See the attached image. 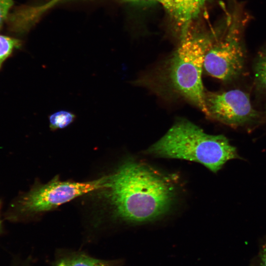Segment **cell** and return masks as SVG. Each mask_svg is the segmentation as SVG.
<instances>
[{"label": "cell", "mask_w": 266, "mask_h": 266, "mask_svg": "<svg viewBox=\"0 0 266 266\" xmlns=\"http://www.w3.org/2000/svg\"><path fill=\"white\" fill-rule=\"evenodd\" d=\"M208 0H167L165 7L181 28L182 36L197 18Z\"/></svg>", "instance_id": "obj_7"}, {"label": "cell", "mask_w": 266, "mask_h": 266, "mask_svg": "<svg viewBox=\"0 0 266 266\" xmlns=\"http://www.w3.org/2000/svg\"><path fill=\"white\" fill-rule=\"evenodd\" d=\"M1 205H2V201L0 200V234L2 232V231H3L2 221V220L1 219V217H0V209H1Z\"/></svg>", "instance_id": "obj_15"}, {"label": "cell", "mask_w": 266, "mask_h": 266, "mask_svg": "<svg viewBox=\"0 0 266 266\" xmlns=\"http://www.w3.org/2000/svg\"><path fill=\"white\" fill-rule=\"evenodd\" d=\"M253 67L255 82L257 87L266 92V44L259 52Z\"/></svg>", "instance_id": "obj_9"}, {"label": "cell", "mask_w": 266, "mask_h": 266, "mask_svg": "<svg viewBox=\"0 0 266 266\" xmlns=\"http://www.w3.org/2000/svg\"><path fill=\"white\" fill-rule=\"evenodd\" d=\"M103 189L115 216L133 224L151 222L166 215L177 195L168 176L132 158L105 176Z\"/></svg>", "instance_id": "obj_1"}, {"label": "cell", "mask_w": 266, "mask_h": 266, "mask_svg": "<svg viewBox=\"0 0 266 266\" xmlns=\"http://www.w3.org/2000/svg\"><path fill=\"white\" fill-rule=\"evenodd\" d=\"M232 1L224 22L211 36L203 63L207 74L225 82L242 74L246 58L244 33L248 16L241 4Z\"/></svg>", "instance_id": "obj_3"}, {"label": "cell", "mask_w": 266, "mask_h": 266, "mask_svg": "<svg viewBox=\"0 0 266 266\" xmlns=\"http://www.w3.org/2000/svg\"><path fill=\"white\" fill-rule=\"evenodd\" d=\"M12 0H0V29L13 5Z\"/></svg>", "instance_id": "obj_12"}, {"label": "cell", "mask_w": 266, "mask_h": 266, "mask_svg": "<svg viewBox=\"0 0 266 266\" xmlns=\"http://www.w3.org/2000/svg\"><path fill=\"white\" fill-rule=\"evenodd\" d=\"M21 43V41L18 39L0 35V68L13 50L19 48Z\"/></svg>", "instance_id": "obj_11"}, {"label": "cell", "mask_w": 266, "mask_h": 266, "mask_svg": "<svg viewBox=\"0 0 266 266\" xmlns=\"http://www.w3.org/2000/svg\"><path fill=\"white\" fill-rule=\"evenodd\" d=\"M145 153L158 158L197 162L214 173L227 161L240 158L226 137L207 134L186 120L175 123Z\"/></svg>", "instance_id": "obj_2"}, {"label": "cell", "mask_w": 266, "mask_h": 266, "mask_svg": "<svg viewBox=\"0 0 266 266\" xmlns=\"http://www.w3.org/2000/svg\"><path fill=\"white\" fill-rule=\"evenodd\" d=\"M260 266H266V243L262 246L259 253Z\"/></svg>", "instance_id": "obj_13"}, {"label": "cell", "mask_w": 266, "mask_h": 266, "mask_svg": "<svg viewBox=\"0 0 266 266\" xmlns=\"http://www.w3.org/2000/svg\"><path fill=\"white\" fill-rule=\"evenodd\" d=\"M205 104L208 116L234 127L254 122L260 117L249 95L239 89L205 93Z\"/></svg>", "instance_id": "obj_6"}, {"label": "cell", "mask_w": 266, "mask_h": 266, "mask_svg": "<svg viewBox=\"0 0 266 266\" xmlns=\"http://www.w3.org/2000/svg\"><path fill=\"white\" fill-rule=\"evenodd\" d=\"M211 36L188 32L170 63L169 78L175 90L208 116L202 81L205 55Z\"/></svg>", "instance_id": "obj_5"}, {"label": "cell", "mask_w": 266, "mask_h": 266, "mask_svg": "<svg viewBox=\"0 0 266 266\" xmlns=\"http://www.w3.org/2000/svg\"><path fill=\"white\" fill-rule=\"evenodd\" d=\"M76 116L66 110H60L49 116V128L52 131L65 128L72 123Z\"/></svg>", "instance_id": "obj_10"}, {"label": "cell", "mask_w": 266, "mask_h": 266, "mask_svg": "<svg viewBox=\"0 0 266 266\" xmlns=\"http://www.w3.org/2000/svg\"><path fill=\"white\" fill-rule=\"evenodd\" d=\"M125 0V1H138V0ZM155 0V1H157L159 2H160L164 7H165V6L166 5L167 1V0Z\"/></svg>", "instance_id": "obj_14"}, {"label": "cell", "mask_w": 266, "mask_h": 266, "mask_svg": "<svg viewBox=\"0 0 266 266\" xmlns=\"http://www.w3.org/2000/svg\"><path fill=\"white\" fill-rule=\"evenodd\" d=\"M118 260L98 259L77 251L60 252L56 256L53 266H121Z\"/></svg>", "instance_id": "obj_8"}, {"label": "cell", "mask_w": 266, "mask_h": 266, "mask_svg": "<svg viewBox=\"0 0 266 266\" xmlns=\"http://www.w3.org/2000/svg\"><path fill=\"white\" fill-rule=\"evenodd\" d=\"M105 177L77 182L61 181L58 176L45 184H36L20 194L10 203L4 213L7 221L17 222L54 209L72 200L104 187Z\"/></svg>", "instance_id": "obj_4"}]
</instances>
